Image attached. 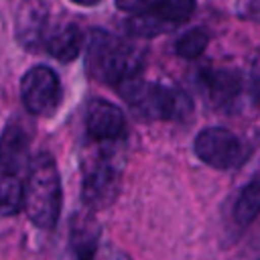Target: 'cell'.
Segmentation results:
<instances>
[{
	"label": "cell",
	"mask_w": 260,
	"mask_h": 260,
	"mask_svg": "<svg viewBox=\"0 0 260 260\" xmlns=\"http://www.w3.org/2000/svg\"><path fill=\"white\" fill-rule=\"evenodd\" d=\"M250 89L256 100H260V49L250 61Z\"/></svg>",
	"instance_id": "ac0fdd59"
},
{
	"label": "cell",
	"mask_w": 260,
	"mask_h": 260,
	"mask_svg": "<svg viewBox=\"0 0 260 260\" xmlns=\"http://www.w3.org/2000/svg\"><path fill=\"white\" fill-rule=\"evenodd\" d=\"M122 185V158L114 148H102L83 167L81 195L91 209L108 207Z\"/></svg>",
	"instance_id": "277c9868"
},
{
	"label": "cell",
	"mask_w": 260,
	"mask_h": 260,
	"mask_svg": "<svg viewBox=\"0 0 260 260\" xmlns=\"http://www.w3.org/2000/svg\"><path fill=\"white\" fill-rule=\"evenodd\" d=\"M32 140L30 126L20 120L12 118L0 136V169L4 175H18L24 167H28V148Z\"/></svg>",
	"instance_id": "52a82bcc"
},
{
	"label": "cell",
	"mask_w": 260,
	"mask_h": 260,
	"mask_svg": "<svg viewBox=\"0 0 260 260\" xmlns=\"http://www.w3.org/2000/svg\"><path fill=\"white\" fill-rule=\"evenodd\" d=\"M98 225L85 217V219H77L73 223L71 230V248L75 252V256L79 260H95L98 256Z\"/></svg>",
	"instance_id": "5bb4252c"
},
{
	"label": "cell",
	"mask_w": 260,
	"mask_h": 260,
	"mask_svg": "<svg viewBox=\"0 0 260 260\" xmlns=\"http://www.w3.org/2000/svg\"><path fill=\"white\" fill-rule=\"evenodd\" d=\"M240 260H260V250H254V252H250V254L242 256Z\"/></svg>",
	"instance_id": "44dd1931"
},
{
	"label": "cell",
	"mask_w": 260,
	"mask_h": 260,
	"mask_svg": "<svg viewBox=\"0 0 260 260\" xmlns=\"http://www.w3.org/2000/svg\"><path fill=\"white\" fill-rule=\"evenodd\" d=\"M199 83L201 89L205 91L207 100L211 102V106L215 108H225L230 104L236 102V98L242 91V77L238 71L234 69H213L207 67L199 73Z\"/></svg>",
	"instance_id": "9c48e42d"
},
{
	"label": "cell",
	"mask_w": 260,
	"mask_h": 260,
	"mask_svg": "<svg viewBox=\"0 0 260 260\" xmlns=\"http://www.w3.org/2000/svg\"><path fill=\"white\" fill-rule=\"evenodd\" d=\"M24 211L28 219L51 230L61 213V179L55 158L49 152H39L28 165L24 183Z\"/></svg>",
	"instance_id": "7a4b0ae2"
},
{
	"label": "cell",
	"mask_w": 260,
	"mask_h": 260,
	"mask_svg": "<svg viewBox=\"0 0 260 260\" xmlns=\"http://www.w3.org/2000/svg\"><path fill=\"white\" fill-rule=\"evenodd\" d=\"M24 207V185L16 175L0 177V215H16Z\"/></svg>",
	"instance_id": "9a60e30c"
},
{
	"label": "cell",
	"mask_w": 260,
	"mask_h": 260,
	"mask_svg": "<svg viewBox=\"0 0 260 260\" xmlns=\"http://www.w3.org/2000/svg\"><path fill=\"white\" fill-rule=\"evenodd\" d=\"M20 98L24 108L35 116H51L61 102V81L47 65L30 67L20 81Z\"/></svg>",
	"instance_id": "8992f818"
},
{
	"label": "cell",
	"mask_w": 260,
	"mask_h": 260,
	"mask_svg": "<svg viewBox=\"0 0 260 260\" xmlns=\"http://www.w3.org/2000/svg\"><path fill=\"white\" fill-rule=\"evenodd\" d=\"M234 221L240 228L250 225L258 215H260V177L252 179L238 195L234 209H232Z\"/></svg>",
	"instance_id": "4fadbf2b"
},
{
	"label": "cell",
	"mask_w": 260,
	"mask_h": 260,
	"mask_svg": "<svg viewBox=\"0 0 260 260\" xmlns=\"http://www.w3.org/2000/svg\"><path fill=\"white\" fill-rule=\"evenodd\" d=\"M95 260H132L126 252L114 248V246H106V248H100L98 250V256Z\"/></svg>",
	"instance_id": "d6986e66"
},
{
	"label": "cell",
	"mask_w": 260,
	"mask_h": 260,
	"mask_svg": "<svg viewBox=\"0 0 260 260\" xmlns=\"http://www.w3.org/2000/svg\"><path fill=\"white\" fill-rule=\"evenodd\" d=\"M246 18H252L256 22H260V2H252L246 6Z\"/></svg>",
	"instance_id": "ffe728a7"
},
{
	"label": "cell",
	"mask_w": 260,
	"mask_h": 260,
	"mask_svg": "<svg viewBox=\"0 0 260 260\" xmlns=\"http://www.w3.org/2000/svg\"><path fill=\"white\" fill-rule=\"evenodd\" d=\"M209 43V32L203 26H193L183 32L175 43V53L183 59H197Z\"/></svg>",
	"instance_id": "2e32d148"
},
{
	"label": "cell",
	"mask_w": 260,
	"mask_h": 260,
	"mask_svg": "<svg viewBox=\"0 0 260 260\" xmlns=\"http://www.w3.org/2000/svg\"><path fill=\"white\" fill-rule=\"evenodd\" d=\"M87 134L98 142H116L122 138L126 118L122 110L108 100H91L85 112Z\"/></svg>",
	"instance_id": "ba28073f"
},
{
	"label": "cell",
	"mask_w": 260,
	"mask_h": 260,
	"mask_svg": "<svg viewBox=\"0 0 260 260\" xmlns=\"http://www.w3.org/2000/svg\"><path fill=\"white\" fill-rule=\"evenodd\" d=\"M146 57V47L128 39H122L114 32L95 28L87 41L85 65L87 73L108 85L126 83L136 79Z\"/></svg>",
	"instance_id": "6da1fadb"
},
{
	"label": "cell",
	"mask_w": 260,
	"mask_h": 260,
	"mask_svg": "<svg viewBox=\"0 0 260 260\" xmlns=\"http://www.w3.org/2000/svg\"><path fill=\"white\" fill-rule=\"evenodd\" d=\"M193 150L205 165L221 171L240 167L250 154L248 144L238 134L219 126L201 130L195 136Z\"/></svg>",
	"instance_id": "5b68a950"
},
{
	"label": "cell",
	"mask_w": 260,
	"mask_h": 260,
	"mask_svg": "<svg viewBox=\"0 0 260 260\" xmlns=\"http://www.w3.org/2000/svg\"><path fill=\"white\" fill-rule=\"evenodd\" d=\"M175 24L171 22H165L160 18H154V16H148V14H132L126 22V28L132 37H138V39H146V37H156V35H162L167 32L169 28H173Z\"/></svg>",
	"instance_id": "e0dca14e"
},
{
	"label": "cell",
	"mask_w": 260,
	"mask_h": 260,
	"mask_svg": "<svg viewBox=\"0 0 260 260\" xmlns=\"http://www.w3.org/2000/svg\"><path fill=\"white\" fill-rule=\"evenodd\" d=\"M51 18L45 4L24 2L16 12V39L26 49L45 47V37L49 32Z\"/></svg>",
	"instance_id": "30bf717a"
},
{
	"label": "cell",
	"mask_w": 260,
	"mask_h": 260,
	"mask_svg": "<svg viewBox=\"0 0 260 260\" xmlns=\"http://www.w3.org/2000/svg\"><path fill=\"white\" fill-rule=\"evenodd\" d=\"M116 6L130 14H148V16L160 18L171 24L187 20L191 16V12L195 10V4L189 0H165V2L134 0V2H118Z\"/></svg>",
	"instance_id": "7c38bea8"
},
{
	"label": "cell",
	"mask_w": 260,
	"mask_h": 260,
	"mask_svg": "<svg viewBox=\"0 0 260 260\" xmlns=\"http://www.w3.org/2000/svg\"><path fill=\"white\" fill-rule=\"evenodd\" d=\"M120 93L130 108L146 120H185L191 110V98L177 85L144 79H130L120 85Z\"/></svg>",
	"instance_id": "3957f363"
},
{
	"label": "cell",
	"mask_w": 260,
	"mask_h": 260,
	"mask_svg": "<svg viewBox=\"0 0 260 260\" xmlns=\"http://www.w3.org/2000/svg\"><path fill=\"white\" fill-rule=\"evenodd\" d=\"M81 45H83V32L75 22L71 20L51 22L49 32L45 37V49L49 55H53L63 63H69L79 55Z\"/></svg>",
	"instance_id": "8fae6325"
}]
</instances>
